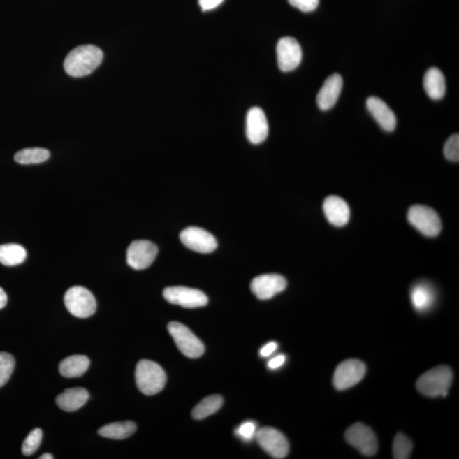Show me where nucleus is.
Wrapping results in <instances>:
<instances>
[{
  "label": "nucleus",
  "instance_id": "nucleus-36",
  "mask_svg": "<svg viewBox=\"0 0 459 459\" xmlns=\"http://www.w3.org/2000/svg\"><path fill=\"white\" fill-rule=\"evenodd\" d=\"M7 294L6 293L5 291H3V289L2 288H0V309H3L5 307V306L7 304Z\"/></svg>",
  "mask_w": 459,
  "mask_h": 459
},
{
  "label": "nucleus",
  "instance_id": "nucleus-1",
  "mask_svg": "<svg viewBox=\"0 0 459 459\" xmlns=\"http://www.w3.org/2000/svg\"><path fill=\"white\" fill-rule=\"evenodd\" d=\"M103 60V53L98 47L85 45L70 51L64 61V70L71 77L82 78L95 71Z\"/></svg>",
  "mask_w": 459,
  "mask_h": 459
},
{
  "label": "nucleus",
  "instance_id": "nucleus-10",
  "mask_svg": "<svg viewBox=\"0 0 459 459\" xmlns=\"http://www.w3.org/2000/svg\"><path fill=\"white\" fill-rule=\"evenodd\" d=\"M180 238L187 249L198 253H212L218 246L217 239L213 235L199 227H187L180 233Z\"/></svg>",
  "mask_w": 459,
  "mask_h": 459
},
{
  "label": "nucleus",
  "instance_id": "nucleus-11",
  "mask_svg": "<svg viewBox=\"0 0 459 459\" xmlns=\"http://www.w3.org/2000/svg\"><path fill=\"white\" fill-rule=\"evenodd\" d=\"M163 297L170 304L185 308H198L205 306L209 299L198 289L187 287H170L163 290Z\"/></svg>",
  "mask_w": 459,
  "mask_h": 459
},
{
  "label": "nucleus",
  "instance_id": "nucleus-18",
  "mask_svg": "<svg viewBox=\"0 0 459 459\" xmlns=\"http://www.w3.org/2000/svg\"><path fill=\"white\" fill-rule=\"evenodd\" d=\"M367 108L384 131L387 132L394 131L396 127V117L386 102L378 97L372 96L367 101Z\"/></svg>",
  "mask_w": 459,
  "mask_h": 459
},
{
  "label": "nucleus",
  "instance_id": "nucleus-22",
  "mask_svg": "<svg viewBox=\"0 0 459 459\" xmlns=\"http://www.w3.org/2000/svg\"><path fill=\"white\" fill-rule=\"evenodd\" d=\"M136 425L132 421L117 422L101 427L98 434L102 437L124 440L136 432Z\"/></svg>",
  "mask_w": 459,
  "mask_h": 459
},
{
  "label": "nucleus",
  "instance_id": "nucleus-33",
  "mask_svg": "<svg viewBox=\"0 0 459 459\" xmlns=\"http://www.w3.org/2000/svg\"><path fill=\"white\" fill-rule=\"evenodd\" d=\"M224 0H198V3L201 9L204 11L215 9L221 6Z\"/></svg>",
  "mask_w": 459,
  "mask_h": 459
},
{
  "label": "nucleus",
  "instance_id": "nucleus-35",
  "mask_svg": "<svg viewBox=\"0 0 459 459\" xmlns=\"http://www.w3.org/2000/svg\"><path fill=\"white\" fill-rule=\"evenodd\" d=\"M277 344L276 342H270L261 349V355L264 357L270 356L277 350Z\"/></svg>",
  "mask_w": 459,
  "mask_h": 459
},
{
  "label": "nucleus",
  "instance_id": "nucleus-19",
  "mask_svg": "<svg viewBox=\"0 0 459 459\" xmlns=\"http://www.w3.org/2000/svg\"><path fill=\"white\" fill-rule=\"evenodd\" d=\"M89 398V392L84 388H70L57 396V404L61 410L72 413L83 407Z\"/></svg>",
  "mask_w": 459,
  "mask_h": 459
},
{
  "label": "nucleus",
  "instance_id": "nucleus-26",
  "mask_svg": "<svg viewBox=\"0 0 459 459\" xmlns=\"http://www.w3.org/2000/svg\"><path fill=\"white\" fill-rule=\"evenodd\" d=\"M50 153L47 149L35 147L26 148L19 151L15 153L14 159L15 162L20 164L29 166V164L44 163L50 159Z\"/></svg>",
  "mask_w": 459,
  "mask_h": 459
},
{
  "label": "nucleus",
  "instance_id": "nucleus-14",
  "mask_svg": "<svg viewBox=\"0 0 459 459\" xmlns=\"http://www.w3.org/2000/svg\"><path fill=\"white\" fill-rule=\"evenodd\" d=\"M287 288V281L281 275L266 274L254 278L250 284L254 296L261 300L272 299Z\"/></svg>",
  "mask_w": 459,
  "mask_h": 459
},
{
  "label": "nucleus",
  "instance_id": "nucleus-21",
  "mask_svg": "<svg viewBox=\"0 0 459 459\" xmlns=\"http://www.w3.org/2000/svg\"><path fill=\"white\" fill-rule=\"evenodd\" d=\"M89 359L83 355L66 357L59 365V372L65 378H78L85 374L89 367Z\"/></svg>",
  "mask_w": 459,
  "mask_h": 459
},
{
  "label": "nucleus",
  "instance_id": "nucleus-28",
  "mask_svg": "<svg viewBox=\"0 0 459 459\" xmlns=\"http://www.w3.org/2000/svg\"><path fill=\"white\" fill-rule=\"evenodd\" d=\"M15 366V360L13 356L7 352H0V388L9 381Z\"/></svg>",
  "mask_w": 459,
  "mask_h": 459
},
{
  "label": "nucleus",
  "instance_id": "nucleus-29",
  "mask_svg": "<svg viewBox=\"0 0 459 459\" xmlns=\"http://www.w3.org/2000/svg\"><path fill=\"white\" fill-rule=\"evenodd\" d=\"M43 432L41 429H34L27 435L24 442L22 443V451L25 456H30L38 450L42 442Z\"/></svg>",
  "mask_w": 459,
  "mask_h": 459
},
{
  "label": "nucleus",
  "instance_id": "nucleus-4",
  "mask_svg": "<svg viewBox=\"0 0 459 459\" xmlns=\"http://www.w3.org/2000/svg\"><path fill=\"white\" fill-rule=\"evenodd\" d=\"M64 303L68 311L78 319H88L96 311L95 297L81 286H75L66 292Z\"/></svg>",
  "mask_w": 459,
  "mask_h": 459
},
{
  "label": "nucleus",
  "instance_id": "nucleus-12",
  "mask_svg": "<svg viewBox=\"0 0 459 459\" xmlns=\"http://www.w3.org/2000/svg\"><path fill=\"white\" fill-rule=\"evenodd\" d=\"M159 249L154 243L147 240L131 242L127 250V263L131 268L140 270L147 269L155 261Z\"/></svg>",
  "mask_w": 459,
  "mask_h": 459
},
{
  "label": "nucleus",
  "instance_id": "nucleus-16",
  "mask_svg": "<svg viewBox=\"0 0 459 459\" xmlns=\"http://www.w3.org/2000/svg\"><path fill=\"white\" fill-rule=\"evenodd\" d=\"M323 211L328 222L336 227L344 226L350 221V207L338 196L331 195L324 200Z\"/></svg>",
  "mask_w": 459,
  "mask_h": 459
},
{
  "label": "nucleus",
  "instance_id": "nucleus-2",
  "mask_svg": "<svg viewBox=\"0 0 459 459\" xmlns=\"http://www.w3.org/2000/svg\"><path fill=\"white\" fill-rule=\"evenodd\" d=\"M136 381L137 387L144 395H153L163 391L167 377L158 363L150 360H141L136 366Z\"/></svg>",
  "mask_w": 459,
  "mask_h": 459
},
{
  "label": "nucleus",
  "instance_id": "nucleus-27",
  "mask_svg": "<svg viewBox=\"0 0 459 459\" xmlns=\"http://www.w3.org/2000/svg\"><path fill=\"white\" fill-rule=\"evenodd\" d=\"M393 458L395 459H407L413 451V442L405 435L398 433L393 442Z\"/></svg>",
  "mask_w": 459,
  "mask_h": 459
},
{
  "label": "nucleus",
  "instance_id": "nucleus-7",
  "mask_svg": "<svg viewBox=\"0 0 459 459\" xmlns=\"http://www.w3.org/2000/svg\"><path fill=\"white\" fill-rule=\"evenodd\" d=\"M367 367L362 360L350 359L344 360L336 368L333 374V386L338 391H344L362 381L366 374Z\"/></svg>",
  "mask_w": 459,
  "mask_h": 459
},
{
  "label": "nucleus",
  "instance_id": "nucleus-32",
  "mask_svg": "<svg viewBox=\"0 0 459 459\" xmlns=\"http://www.w3.org/2000/svg\"><path fill=\"white\" fill-rule=\"evenodd\" d=\"M290 5L303 13H312L319 6L320 0H288Z\"/></svg>",
  "mask_w": 459,
  "mask_h": 459
},
{
  "label": "nucleus",
  "instance_id": "nucleus-24",
  "mask_svg": "<svg viewBox=\"0 0 459 459\" xmlns=\"http://www.w3.org/2000/svg\"><path fill=\"white\" fill-rule=\"evenodd\" d=\"M27 258V251L22 246L15 243L0 245V263L6 266L22 264Z\"/></svg>",
  "mask_w": 459,
  "mask_h": 459
},
{
  "label": "nucleus",
  "instance_id": "nucleus-13",
  "mask_svg": "<svg viewBox=\"0 0 459 459\" xmlns=\"http://www.w3.org/2000/svg\"><path fill=\"white\" fill-rule=\"evenodd\" d=\"M277 64L282 72H291L300 66L302 50L299 42L292 37H284L277 45Z\"/></svg>",
  "mask_w": 459,
  "mask_h": 459
},
{
  "label": "nucleus",
  "instance_id": "nucleus-5",
  "mask_svg": "<svg viewBox=\"0 0 459 459\" xmlns=\"http://www.w3.org/2000/svg\"><path fill=\"white\" fill-rule=\"evenodd\" d=\"M407 219L414 228L426 237H437L441 233V219L431 207L423 205L411 207L408 210Z\"/></svg>",
  "mask_w": 459,
  "mask_h": 459
},
{
  "label": "nucleus",
  "instance_id": "nucleus-30",
  "mask_svg": "<svg viewBox=\"0 0 459 459\" xmlns=\"http://www.w3.org/2000/svg\"><path fill=\"white\" fill-rule=\"evenodd\" d=\"M443 152L446 159L452 162L458 163L459 161V136L454 134L446 141Z\"/></svg>",
  "mask_w": 459,
  "mask_h": 459
},
{
  "label": "nucleus",
  "instance_id": "nucleus-8",
  "mask_svg": "<svg viewBox=\"0 0 459 459\" xmlns=\"http://www.w3.org/2000/svg\"><path fill=\"white\" fill-rule=\"evenodd\" d=\"M345 440L365 456H374L378 451V440L374 431L362 423L349 428L345 432Z\"/></svg>",
  "mask_w": 459,
  "mask_h": 459
},
{
  "label": "nucleus",
  "instance_id": "nucleus-25",
  "mask_svg": "<svg viewBox=\"0 0 459 459\" xmlns=\"http://www.w3.org/2000/svg\"><path fill=\"white\" fill-rule=\"evenodd\" d=\"M223 404V398L221 395H214L207 396L204 398L194 407L192 411V418L196 421H201V419L206 418L209 416L217 413Z\"/></svg>",
  "mask_w": 459,
  "mask_h": 459
},
{
  "label": "nucleus",
  "instance_id": "nucleus-34",
  "mask_svg": "<svg viewBox=\"0 0 459 459\" xmlns=\"http://www.w3.org/2000/svg\"><path fill=\"white\" fill-rule=\"evenodd\" d=\"M286 360V356L284 355H279L276 357H274L272 360H270L268 363V367L270 368V370H277V368H279L280 367L282 366V365L284 364Z\"/></svg>",
  "mask_w": 459,
  "mask_h": 459
},
{
  "label": "nucleus",
  "instance_id": "nucleus-20",
  "mask_svg": "<svg viewBox=\"0 0 459 459\" xmlns=\"http://www.w3.org/2000/svg\"><path fill=\"white\" fill-rule=\"evenodd\" d=\"M423 87L432 100H440L445 96L446 80L441 70L432 68L427 71L423 78Z\"/></svg>",
  "mask_w": 459,
  "mask_h": 459
},
{
  "label": "nucleus",
  "instance_id": "nucleus-17",
  "mask_svg": "<svg viewBox=\"0 0 459 459\" xmlns=\"http://www.w3.org/2000/svg\"><path fill=\"white\" fill-rule=\"evenodd\" d=\"M343 87V78L338 73L333 74L325 80L323 87L317 94V105L323 111L335 107Z\"/></svg>",
  "mask_w": 459,
  "mask_h": 459
},
{
  "label": "nucleus",
  "instance_id": "nucleus-3",
  "mask_svg": "<svg viewBox=\"0 0 459 459\" xmlns=\"http://www.w3.org/2000/svg\"><path fill=\"white\" fill-rule=\"evenodd\" d=\"M453 374L447 366H439L428 371L418 379L417 388L421 394L430 398H445L452 384Z\"/></svg>",
  "mask_w": 459,
  "mask_h": 459
},
{
  "label": "nucleus",
  "instance_id": "nucleus-9",
  "mask_svg": "<svg viewBox=\"0 0 459 459\" xmlns=\"http://www.w3.org/2000/svg\"><path fill=\"white\" fill-rule=\"evenodd\" d=\"M258 445L265 451L270 456L282 459L287 457L289 452V444L285 435L274 428L264 427L257 430L256 435Z\"/></svg>",
  "mask_w": 459,
  "mask_h": 459
},
{
  "label": "nucleus",
  "instance_id": "nucleus-37",
  "mask_svg": "<svg viewBox=\"0 0 459 459\" xmlns=\"http://www.w3.org/2000/svg\"><path fill=\"white\" fill-rule=\"evenodd\" d=\"M54 457L50 453L43 454L42 456L39 457V459H53Z\"/></svg>",
  "mask_w": 459,
  "mask_h": 459
},
{
  "label": "nucleus",
  "instance_id": "nucleus-15",
  "mask_svg": "<svg viewBox=\"0 0 459 459\" xmlns=\"http://www.w3.org/2000/svg\"><path fill=\"white\" fill-rule=\"evenodd\" d=\"M269 134V125L264 111L260 108H251L247 115L246 135L251 143H264Z\"/></svg>",
  "mask_w": 459,
  "mask_h": 459
},
{
  "label": "nucleus",
  "instance_id": "nucleus-6",
  "mask_svg": "<svg viewBox=\"0 0 459 459\" xmlns=\"http://www.w3.org/2000/svg\"><path fill=\"white\" fill-rule=\"evenodd\" d=\"M168 330L183 355L189 358H198L203 356L205 351L203 344L185 325L172 321L168 325Z\"/></svg>",
  "mask_w": 459,
  "mask_h": 459
},
{
  "label": "nucleus",
  "instance_id": "nucleus-31",
  "mask_svg": "<svg viewBox=\"0 0 459 459\" xmlns=\"http://www.w3.org/2000/svg\"><path fill=\"white\" fill-rule=\"evenodd\" d=\"M256 423L252 421L242 423L236 430V434L238 437L245 442L253 440V438L256 435Z\"/></svg>",
  "mask_w": 459,
  "mask_h": 459
},
{
  "label": "nucleus",
  "instance_id": "nucleus-23",
  "mask_svg": "<svg viewBox=\"0 0 459 459\" xmlns=\"http://www.w3.org/2000/svg\"><path fill=\"white\" fill-rule=\"evenodd\" d=\"M411 300L414 308L418 312H426L434 304L435 293L429 285L418 284L411 289Z\"/></svg>",
  "mask_w": 459,
  "mask_h": 459
}]
</instances>
